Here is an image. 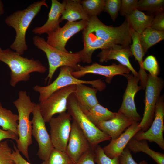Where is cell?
<instances>
[{
	"mask_svg": "<svg viewBox=\"0 0 164 164\" xmlns=\"http://www.w3.org/2000/svg\"><path fill=\"white\" fill-rule=\"evenodd\" d=\"M83 48L78 51L81 62L90 64L94 52L113 46L120 45L129 46L132 42L130 27L126 20L120 26H108L102 22L97 16L90 18L85 28L82 31Z\"/></svg>",
	"mask_w": 164,
	"mask_h": 164,
	"instance_id": "1",
	"label": "cell"
},
{
	"mask_svg": "<svg viewBox=\"0 0 164 164\" xmlns=\"http://www.w3.org/2000/svg\"><path fill=\"white\" fill-rule=\"evenodd\" d=\"M105 0H83L80 3L90 18L97 16L104 11Z\"/></svg>",
	"mask_w": 164,
	"mask_h": 164,
	"instance_id": "29",
	"label": "cell"
},
{
	"mask_svg": "<svg viewBox=\"0 0 164 164\" xmlns=\"http://www.w3.org/2000/svg\"><path fill=\"white\" fill-rule=\"evenodd\" d=\"M0 61L10 69L9 84L12 87L20 82L28 81L31 73H44L47 70L39 60L24 57L9 48L2 50L0 53Z\"/></svg>",
	"mask_w": 164,
	"mask_h": 164,
	"instance_id": "3",
	"label": "cell"
},
{
	"mask_svg": "<svg viewBox=\"0 0 164 164\" xmlns=\"http://www.w3.org/2000/svg\"><path fill=\"white\" fill-rule=\"evenodd\" d=\"M128 84L123 97V101L118 112L131 120L133 122H140V116L138 113L135 102V97L136 93L142 89L138 85L139 78L132 73L124 76Z\"/></svg>",
	"mask_w": 164,
	"mask_h": 164,
	"instance_id": "14",
	"label": "cell"
},
{
	"mask_svg": "<svg viewBox=\"0 0 164 164\" xmlns=\"http://www.w3.org/2000/svg\"><path fill=\"white\" fill-rule=\"evenodd\" d=\"M65 5L64 0L60 3L57 0H51V5L46 22L43 26L35 27L32 32L35 34L41 35L54 31L60 27L61 14Z\"/></svg>",
	"mask_w": 164,
	"mask_h": 164,
	"instance_id": "20",
	"label": "cell"
},
{
	"mask_svg": "<svg viewBox=\"0 0 164 164\" xmlns=\"http://www.w3.org/2000/svg\"><path fill=\"white\" fill-rule=\"evenodd\" d=\"M129 46L116 44L105 49L101 50L97 57L101 63L116 60L121 65L127 67L135 76L139 78L138 72L131 64L129 58L132 56Z\"/></svg>",
	"mask_w": 164,
	"mask_h": 164,
	"instance_id": "17",
	"label": "cell"
},
{
	"mask_svg": "<svg viewBox=\"0 0 164 164\" xmlns=\"http://www.w3.org/2000/svg\"><path fill=\"white\" fill-rule=\"evenodd\" d=\"M94 161L97 164H120L119 157L111 159L104 153L103 148L97 145L94 150Z\"/></svg>",
	"mask_w": 164,
	"mask_h": 164,
	"instance_id": "32",
	"label": "cell"
},
{
	"mask_svg": "<svg viewBox=\"0 0 164 164\" xmlns=\"http://www.w3.org/2000/svg\"><path fill=\"white\" fill-rule=\"evenodd\" d=\"M4 13L3 5L2 1L0 0V15L3 14Z\"/></svg>",
	"mask_w": 164,
	"mask_h": 164,
	"instance_id": "42",
	"label": "cell"
},
{
	"mask_svg": "<svg viewBox=\"0 0 164 164\" xmlns=\"http://www.w3.org/2000/svg\"><path fill=\"white\" fill-rule=\"evenodd\" d=\"M164 87L162 79L153 77L149 73L145 87V108L142 118L138 125L141 130H147L150 126L154 118L156 104L160 97Z\"/></svg>",
	"mask_w": 164,
	"mask_h": 164,
	"instance_id": "8",
	"label": "cell"
},
{
	"mask_svg": "<svg viewBox=\"0 0 164 164\" xmlns=\"http://www.w3.org/2000/svg\"><path fill=\"white\" fill-rule=\"evenodd\" d=\"M150 27L159 31H164V13L163 11L155 14L152 20Z\"/></svg>",
	"mask_w": 164,
	"mask_h": 164,
	"instance_id": "37",
	"label": "cell"
},
{
	"mask_svg": "<svg viewBox=\"0 0 164 164\" xmlns=\"http://www.w3.org/2000/svg\"><path fill=\"white\" fill-rule=\"evenodd\" d=\"M18 113L17 132L18 138L16 141L17 148L29 161V147L32 143V125L29 116L36 104L32 102L26 91H20L18 98L13 102Z\"/></svg>",
	"mask_w": 164,
	"mask_h": 164,
	"instance_id": "4",
	"label": "cell"
},
{
	"mask_svg": "<svg viewBox=\"0 0 164 164\" xmlns=\"http://www.w3.org/2000/svg\"><path fill=\"white\" fill-rule=\"evenodd\" d=\"M164 5V0H140L138 1L137 9L156 14L163 11Z\"/></svg>",
	"mask_w": 164,
	"mask_h": 164,
	"instance_id": "31",
	"label": "cell"
},
{
	"mask_svg": "<svg viewBox=\"0 0 164 164\" xmlns=\"http://www.w3.org/2000/svg\"><path fill=\"white\" fill-rule=\"evenodd\" d=\"M76 85L69 86L53 93L39 105L41 115L45 123H49L55 114L66 112L70 96L73 93Z\"/></svg>",
	"mask_w": 164,
	"mask_h": 164,
	"instance_id": "9",
	"label": "cell"
},
{
	"mask_svg": "<svg viewBox=\"0 0 164 164\" xmlns=\"http://www.w3.org/2000/svg\"><path fill=\"white\" fill-rule=\"evenodd\" d=\"M98 91L96 88L89 87L84 84L76 85L73 94L84 113L99 103L96 96Z\"/></svg>",
	"mask_w": 164,
	"mask_h": 164,
	"instance_id": "21",
	"label": "cell"
},
{
	"mask_svg": "<svg viewBox=\"0 0 164 164\" xmlns=\"http://www.w3.org/2000/svg\"><path fill=\"white\" fill-rule=\"evenodd\" d=\"M74 71L71 67L67 66L60 67V72L56 78L51 83L45 86L36 85L34 90L39 94V102L41 103L46 100L56 91L65 87L80 84H89L92 87L101 91L106 87L105 84L101 79L93 80H81L74 77L72 72Z\"/></svg>",
	"mask_w": 164,
	"mask_h": 164,
	"instance_id": "6",
	"label": "cell"
},
{
	"mask_svg": "<svg viewBox=\"0 0 164 164\" xmlns=\"http://www.w3.org/2000/svg\"><path fill=\"white\" fill-rule=\"evenodd\" d=\"M140 40L145 53L153 46L164 39V31H159L150 27L146 28L140 34Z\"/></svg>",
	"mask_w": 164,
	"mask_h": 164,
	"instance_id": "26",
	"label": "cell"
},
{
	"mask_svg": "<svg viewBox=\"0 0 164 164\" xmlns=\"http://www.w3.org/2000/svg\"><path fill=\"white\" fill-rule=\"evenodd\" d=\"M130 33L132 43L130 47V50L132 56H134L139 65L140 70L138 73L139 78L141 80L144 81L148 78V74L145 70L142 67L143 58L145 53L140 43V34L131 28Z\"/></svg>",
	"mask_w": 164,
	"mask_h": 164,
	"instance_id": "25",
	"label": "cell"
},
{
	"mask_svg": "<svg viewBox=\"0 0 164 164\" xmlns=\"http://www.w3.org/2000/svg\"><path fill=\"white\" fill-rule=\"evenodd\" d=\"M13 148L14 150L12 149L11 158L14 164H31L22 157L14 144Z\"/></svg>",
	"mask_w": 164,
	"mask_h": 164,
	"instance_id": "40",
	"label": "cell"
},
{
	"mask_svg": "<svg viewBox=\"0 0 164 164\" xmlns=\"http://www.w3.org/2000/svg\"><path fill=\"white\" fill-rule=\"evenodd\" d=\"M164 101L162 95L159 97L155 106V117L149 128L145 131H139L133 137L138 140H145L156 143L164 150Z\"/></svg>",
	"mask_w": 164,
	"mask_h": 164,
	"instance_id": "12",
	"label": "cell"
},
{
	"mask_svg": "<svg viewBox=\"0 0 164 164\" xmlns=\"http://www.w3.org/2000/svg\"><path fill=\"white\" fill-rule=\"evenodd\" d=\"M65 152L54 148L48 159L41 164H74Z\"/></svg>",
	"mask_w": 164,
	"mask_h": 164,
	"instance_id": "30",
	"label": "cell"
},
{
	"mask_svg": "<svg viewBox=\"0 0 164 164\" xmlns=\"http://www.w3.org/2000/svg\"><path fill=\"white\" fill-rule=\"evenodd\" d=\"M88 21L80 20L74 22L67 21L64 26L47 33V43L53 47L63 52H69L66 48L68 40L87 26Z\"/></svg>",
	"mask_w": 164,
	"mask_h": 164,
	"instance_id": "13",
	"label": "cell"
},
{
	"mask_svg": "<svg viewBox=\"0 0 164 164\" xmlns=\"http://www.w3.org/2000/svg\"><path fill=\"white\" fill-rule=\"evenodd\" d=\"M18 115L13 114L10 110L3 108L0 102V126L2 129L10 131L18 135Z\"/></svg>",
	"mask_w": 164,
	"mask_h": 164,
	"instance_id": "27",
	"label": "cell"
},
{
	"mask_svg": "<svg viewBox=\"0 0 164 164\" xmlns=\"http://www.w3.org/2000/svg\"><path fill=\"white\" fill-rule=\"evenodd\" d=\"M127 147L131 152L134 153L142 152L146 153L157 164H164V154L151 149L146 140H138L133 137L128 143Z\"/></svg>",
	"mask_w": 164,
	"mask_h": 164,
	"instance_id": "24",
	"label": "cell"
},
{
	"mask_svg": "<svg viewBox=\"0 0 164 164\" xmlns=\"http://www.w3.org/2000/svg\"><path fill=\"white\" fill-rule=\"evenodd\" d=\"M2 50V49L0 47V53L1 52Z\"/></svg>",
	"mask_w": 164,
	"mask_h": 164,
	"instance_id": "44",
	"label": "cell"
},
{
	"mask_svg": "<svg viewBox=\"0 0 164 164\" xmlns=\"http://www.w3.org/2000/svg\"><path fill=\"white\" fill-rule=\"evenodd\" d=\"M133 122L131 120L117 112L112 118L101 122L96 126L109 135L111 140L118 138L126 128Z\"/></svg>",
	"mask_w": 164,
	"mask_h": 164,
	"instance_id": "19",
	"label": "cell"
},
{
	"mask_svg": "<svg viewBox=\"0 0 164 164\" xmlns=\"http://www.w3.org/2000/svg\"><path fill=\"white\" fill-rule=\"evenodd\" d=\"M18 138V135L12 132L0 128V142L5 139H10L16 141Z\"/></svg>",
	"mask_w": 164,
	"mask_h": 164,
	"instance_id": "41",
	"label": "cell"
},
{
	"mask_svg": "<svg viewBox=\"0 0 164 164\" xmlns=\"http://www.w3.org/2000/svg\"><path fill=\"white\" fill-rule=\"evenodd\" d=\"M33 117L31 121L32 135L37 142L39 149L37 155L43 161L47 160L54 148L50 135L46 128L45 122L41 113L39 104H36L32 112Z\"/></svg>",
	"mask_w": 164,
	"mask_h": 164,
	"instance_id": "10",
	"label": "cell"
},
{
	"mask_svg": "<svg viewBox=\"0 0 164 164\" xmlns=\"http://www.w3.org/2000/svg\"><path fill=\"white\" fill-rule=\"evenodd\" d=\"M32 40L34 45L45 53L48 60L49 72L45 82L48 80L49 83L56 70L61 67H69L74 71L78 70V65L81 62V59L78 52L70 53L61 51L50 45L43 38L38 35L34 36Z\"/></svg>",
	"mask_w": 164,
	"mask_h": 164,
	"instance_id": "5",
	"label": "cell"
},
{
	"mask_svg": "<svg viewBox=\"0 0 164 164\" xmlns=\"http://www.w3.org/2000/svg\"><path fill=\"white\" fill-rule=\"evenodd\" d=\"M94 150H91L84 154L74 164H95Z\"/></svg>",
	"mask_w": 164,
	"mask_h": 164,
	"instance_id": "39",
	"label": "cell"
},
{
	"mask_svg": "<svg viewBox=\"0 0 164 164\" xmlns=\"http://www.w3.org/2000/svg\"><path fill=\"white\" fill-rule=\"evenodd\" d=\"M139 123L133 122L118 138L111 140L108 144L103 148L105 154L111 159L119 157L130 140L141 130L138 126Z\"/></svg>",
	"mask_w": 164,
	"mask_h": 164,
	"instance_id": "18",
	"label": "cell"
},
{
	"mask_svg": "<svg viewBox=\"0 0 164 164\" xmlns=\"http://www.w3.org/2000/svg\"><path fill=\"white\" fill-rule=\"evenodd\" d=\"M130 70L121 64L113 63L110 65H103L94 63L91 65L82 66L78 65V70L73 71L72 75L77 78H79L88 74H93L103 76L105 77V81L110 84L113 77L118 75L124 76L129 74Z\"/></svg>",
	"mask_w": 164,
	"mask_h": 164,
	"instance_id": "15",
	"label": "cell"
},
{
	"mask_svg": "<svg viewBox=\"0 0 164 164\" xmlns=\"http://www.w3.org/2000/svg\"><path fill=\"white\" fill-rule=\"evenodd\" d=\"M84 113L90 121L95 125L101 122L110 119L116 114V112L110 111L99 103Z\"/></svg>",
	"mask_w": 164,
	"mask_h": 164,
	"instance_id": "28",
	"label": "cell"
},
{
	"mask_svg": "<svg viewBox=\"0 0 164 164\" xmlns=\"http://www.w3.org/2000/svg\"><path fill=\"white\" fill-rule=\"evenodd\" d=\"M67 110V113L88 140L93 149L94 150L100 143L111 139L109 135L99 129L88 118L79 106L73 93L68 98Z\"/></svg>",
	"mask_w": 164,
	"mask_h": 164,
	"instance_id": "7",
	"label": "cell"
},
{
	"mask_svg": "<svg viewBox=\"0 0 164 164\" xmlns=\"http://www.w3.org/2000/svg\"><path fill=\"white\" fill-rule=\"evenodd\" d=\"M138 164H149L148 162L145 160L141 161Z\"/></svg>",
	"mask_w": 164,
	"mask_h": 164,
	"instance_id": "43",
	"label": "cell"
},
{
	"mask_svg": "<svg viewBox=\"0 0 164 164\" xmlns=\"http://www.w3.org/2000/svg\"><path fill=\"white\" fill-rule=\"evenodd\" d=\"M131 151L126 146L119 156L120 164H138L133 159Z\"/></svg>",
	"mask_w": 164,
	"mask_h": 164,
	"instance_id": "38",
	"label": "cell"
},
{
	"mask_svg": "<svg viewBox=\"0 0 164 164\" xmlns=\"http://www.w3.org/2000/svg\"><path fill=\"white\" fill-rule=\"evenodd\" d=\"M130 27L141 34L146 28L150 27L154 16L146 15L136 9L125 17Z\"/></svg>",
	"mask_w": 164,
	"mask_h": 164,
	"instance_id": "23",
	"label": "cell"
},
{
	"mask_svg": "<svg viewBox=\"0 0 164 164\" xmlns=\"http://www.w3.org/2000/svg\"><path fill=\"white\" fill-rule=\"evenodd\" d=\"M64 9L61 14L60 19L69 22L79 20L89 21L90 18L83 7L79 0H64Z\"/></svg>",
	"mask_w": 164,
	"mask_h": 164,
	"instance_id": "22",
	"label": "cell"
},
{
	"mask_svg": "<svg viewBox=\"0 0 164 164\" xmlns=\"http://www.w3.org/2000/svg\"><path fill=\"white\" fill-rule=\"evenodd\" d=\"M142 67L149 71L152 76L158 77L159 70V66L156 58L153 56L149 55L143 61Z\"/></svg>",
	"mask_w": 164,
	"mask_h": 164,
	"instance_id": "33",
	"label": "cell"
},
{
	"mask_svg": "<svg viewBox=\"0 0 164 164\" xmlns=\"http://www.w3.org/2000/svg\"><path fill=\"white\" fill-rule=\"evenodd\" d=\"M138 0H121L120 10L121 15L125 17L137 9Z\"/></svg>",
	"mask_w": 164,
	"mask_h": 164,
	"instance_id": "36",
	"label": "cell"
},
{
	"mask_svg": "<svg viewBox=\"0 0 164 164\" xmlns=\"http://www.w3.org/2000/svg\"><path fill=\"white\" fill-rule=\"evenodd\" d=\"M13 164H14V163Z\"/></svg>",
	"mask_w": 164,
	"mask_h": 164,
	"instance_id": "45",
	"label": "cell"
},
{
	"mask_svg": "<svg viewBox=\"0 0 164 164\" xmlns=\"http://www.w3.org/2000/svg\"><path fill=\"white\" fill-rule=\"evenodd\" d=\"M121 5V0H105L104 11L109 15L113 21L118 17Z\"/></svg>",
	"mask_w": 164,
	"mask_h": 164,
	"instance_id": "34",
	"label": "cell"
},
{
	"mask_svg": "<svg viewBox=\"0 0 164 164\" xmlns=\"http://www.w3.org/2000/svg\"><path fill=\"white\" fill-rule=\"evenodd\" d=\"M12 149L7 141L0 142V164H13L11 155Z\"/></svg>",
	"mask_w": 164,
	"mask_h": 164,
	"instance_id": "35",
	"label": "cell"
},
{
	"mask_svg": "<svg viewBox=\"0 0 164 164\" xmlns=\"http://www.w3.org/2000/svg\"><path fill=\"white\" fill-rule=\"evenodd\" d=\"M43 6L48 7L45 0L35 2L26 9L7 16L5 19L7 25L14 29L16 32L15 39L10 47L21 56L28 49L26 38L27 30Z\"/></svg>",
	"mask_w": 164,
	"mask_h": 164,
	"instance_id": "2",
	"label": "cell"
},
{
	"mask_svg": "<svg viewBox=\"0 0 164 164\" xmlns=\"http://www.w3.org/2000/svg\"><path fill=\"white\" fill-rule=\"evenodd\" d=\"M72 119L67 112H65L53 117L49 122L50 135L54 148L66 152L71 132Z\"/></svg>",
	"mask_w": 164,
	"mask_h": 164,
	"instance_id": "11",
	"label": "cell"
},
{
	"mask_svg": "<svg viewBox=\"0 0 164 164\" xmlns=\"http://www.w3.org/2000/svg\"><path fill=\"white\" fill-rule=\"evenodd\" d=\"M91 150L93 149L88 140L76 122L73 119L66 152L75 163L84 154Z\"/></svg>",
	"mask_w": 164,
	"mask_h": 164,
	"instance_id": "16",
	"label": "cell"
}]
</instances>
